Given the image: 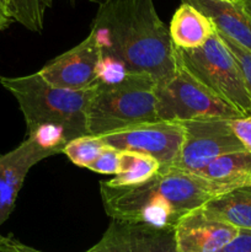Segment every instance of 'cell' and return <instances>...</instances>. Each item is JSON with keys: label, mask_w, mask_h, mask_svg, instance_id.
<instances>
[{"label": "cell", "mask_w": 251, "mask_h": 252, "mask_svg": "<svg viewBox=\"0 0 251 252\" xmlns=\"http://www.w3.org/2000/svg\"><path fill=\"white\" fill-rule=\"evenodd\" d=\"M90 33L101 56L121 62L130 74L149 75L157 85L176 70V48L154 0H102Z\"/></svg>", "instance_id": "6da1fadb"}, {"label": "cell", "mask_w": 251, "mask_h": 252, "mask_svg": "<svg viewBox=\"0 0 251 252\" xmlns=\"http://www.w3.org/2000/svg\"><path fill=\"white\" fill-rule=\"evenodd\" d=\"M100 192L111 219L157 228H175L187 213L226 193L219 185L175 166L161 167L152 180L138 186L117 189L101 182Z\"/></svg>", "instance_id": "7a4b0ae2"}, {"label": "cell", "mask_w": 251, "mask_h": 252, "mask_svg": "<svg viewBox=\"0 0 251 252\" xmlns=\"http://www.w3.org/2000/svg\"><path fill=\"white\" fill-rule=\"evenodd\" d=\"M24 115L27 134L44 127L64 130L69 142L88 135V108L94 89L68 90L47 83L38 71L19 78L0 76Z\"/></svg>", "instance_id": "3957f363"}, {"label": "cell", "mask_w": 251, "mask_h": 252, "mask_svg": "<svg viewBox=\"0 0 251 252\" xmlns=\"http://www.w3.org/2000/svg\"><path fill=\"white\" fill-rule=\"evenodd\" d=\"M155 88L157 83L145 74H128L117 84L95 85L88 108V134L103 137L159 122Z\"/></svg>", "instance_id": "277c9868"}, {"label": "cell", "mask_w": 251, "mask_h": 252, "mask_svg": "<svg viewBox=\"0 0 251 252\" xmlns=\"http://www.w3.org/2000/svg\"><path fill=\"white\" fill-rule=\"evenodd\" d=\"M176 58L194 78L233 106L243 116H251V97L243 74L218 31L196 49H177Z\"/></svg>", "instance_id": "5b68a950"}, {"label": "cell", "mask_w": 251, "mask_h": 252, "mask_svg": "<svg viewBox=\"0 0 251 252\" xmlns=\"http://www.w3.org/2000/svg\"><path fill=\"white\" fill-rule=\"evenodd\" d=\"M155 95L157 117L164 122L243 117L238 110L194 78L179 61L172 78L157 85Z\"/></svg>", "instance_id": "8992f818"}, {"label": "cell", "mask_w": 251, "mask_h": 252, "mask_svg": "<svg viewBox=\"0 0 251 252\" xmlns=\"http://www.w3.org/2000/svg\"><path fill=\"white\" fill-rule=\"evenodd\" d=\"M230 121L206 118L182 122L184 140L174 166L197 175L217 158L245 150L234 133Z\"/></svg>", "instance_id": "52a82bcc"}, {"label": "cell", "mask_w": 251, "mask_h": 252, "mask_svg": "<svg viewBox=\"0 0 251 252\" xmlns=\"http://www.w3.org/2000/svg\"><path fill=\"white\" fill-rule=\"evenodd\" d=\"M103 142L121 152L148 155L161 167L174 166L180 154L184 127L177 122L145 123L101 137Z\"/></svg>", "instance_id": "ba28073f"}, {"label": "cell", "mask_w": 251, "mask_h": 252, "mask_svg": "<svg viewBox=\"0 0 251 252\" xmlns=\"http://www.w3.org/2000/svg\"><path fill=\"white\" fill-rule=\"evenodd\" d=\"M85 252H179L175 228H157L145 223L116 220L102 238Z\"/></svg>", "instance_id": "9c48e42d"}, {"label": "cell", "mask_w": 251, "mask_h": 252, "mask_svg": "<svg viewBox=\"0 0 251 252\" xmlns=\"http://www.w3.org/2000/svg\"><path fill=\"white\" fill-rule=\"evenodd\" d=\"M101 52L91 33L78 46L49 61L38 73L51 85L68 90H86L96 85Z\"/></svg>", "instance_id": "30bf717a"}, {"label": "cell", "mask_w": 251, "mask_h": 252, "mask_svg": "<svg viewBox=\"0 0 251 252\" xmlns=\"http://www.w3.org/2000/svg\"><path fill=\"white\" fill-rule=\"evenodd\" d=\"M49 157L30 138L15 149L0 155V226L11 216L30 170Z\"/></svg>", "instance_id": "8fae6325"}, {"label": "cell", "mask_w": 251, "mask_h": 252, "mask_svg": "<svg viewBox=\"0 0 251 252\" xmlns=\"http://www.w3.org/2000/svg\"><path fill=\"white\" fill-rule=\"evenodd\" d=\"M238 233L239 229L209 218L202 207L187 213L175 225L179 252H220Z\"/></svg>", "instance_id": "7c38bea8"}, {"label": "cell", "mask_w": 251, "mask_h": 252, "mask_svg": "<svg viewBox=\"0 0 251 252\" xmlns=\"http://www.w3.org/2000/svg\"><path fill=\"white\" fill-rule=\"evenodd\" d=\"M192 5L212 20L217 31L251 52V16L244 11L239 1L220 0H182Z\"/></svg>", "instance_id": "4fadbf2b"}, {"label": "cell", "mask_w": 251, "mask_h": 252, "mask_svg": "<svg viewBox=\"0 0 251 252\" xmlns=\"http://www.w3.org/2000/svg\"><path fill=\"white\" fill-rule=\"evenodd\" d=\"M216 31L208 16L187 2H181L170 22L169 33L177 49H196L203 46Z\"/></svg>", "instance_id": "5bb4252c"}, {"label": "cell", "mask_w": 251, "mask_h": 252, "mask_svg": "<svg viewBox=\"0 0 251 252\" xmlns=\"http://www.w3.org/2000/svg\"><path fill=\"white\" fill-rule=\"evenodd\" d=\"M202 208L214 220L251 230V184L212 198Z\"/></svg>", "instance_id": "9a60e30c"}, {"label": "cell", "mask_w": 251, "mask_h": 252, "mask_svg": "<svg viewBox=\"0 0 251 252\" xmlns=\"http://www.w3.org/2000/svg\"><path fill=\"white\" fill-rule=\"evenodd\" d=\"M198 176L223 187L226 192L251 184V153H229L207 165Z\"/></svg>", "instance_id": "2e32d148"}, {"label": "cell", "mask_w": 251, "mask_h": 252, "mask_svg": "<svg viewBox=\"0 0 251 252\" xmlns=\"http://www.w3.org/2000/svg\"><path fill=\"white\" fill-rule=\"evenodd\" d=\"M161 169V165L148 155L122 152L121 171L108 181H102L110 187H132L152 180Z\"/></svg>", "instance_id": "e0dca14e"}, {"label": "cell", "mask_w": 251, "mask_h": 252, "mask_svg": "<svg viewBox=\"0 0 251 252\" xmlns=\"http://www.w3.org/2000/svg\"><path fill=\"white\" fill-rule=\"evenodd\" d=\"M14 21L32 32H42L47 9L53 2L49 0H6Z\"/></svg>", "instance_id": "ac0fdd59"}, {"label": "cell", "mask_w": 251, "mask_h": 252, "mask_svg": "<svg viewBox=\"0 0 251 252\" xmlns=\"http://www.w3.org/2000/svg\"><path fill=\"white\" fill-rule=\"evenodd\" d=\"M105 148L106 143L102 138L88 134L70 140L62 153L76 166L89 169Z\"/></svg>", "instance_id": "d6986e66"}, {"label": "cell", "mask_w": 251, "mask_h": 252, "mask_svg": "<svg viewBox=\"0 0 251 252\" xmlns=\"http://www.w3.org/2000/svg\"><path fill=\"white\" fill-rule=\"evenodd\" d=\"M130 74L125 64L107 56H101L96 68V85H112L122 81Z\"/></svg>", "instance_id": "ffe728a7"}, {"label": "cell", "mask_w": 251, "mask_h": 252, "mask_svg": "<svg viewBox=\"0 0 251 252\" xmlns=\"http://www.w3.org/2000/svg\"><path fill=\"white\" fill-rule=\"evenodd\" d=\"M121 166H122V152L106 144L105 149L98 155L97 159L90 165L89 169L97 174L115 176L121 171Z\"/></svg>", "instance_id": "44dd1931"}, {"label": "cell", "mask_w": 251, "mask_h": 252, "mask_svg": "<svg viewBox=\"0 0 251 252\" xmlns=\"http://www.w3.org/2000/svg\"><path fill=\"white\" fill-rule=\"evenodd\" d=\"M218 33L219 36L221 37V39L224 41V43H225L226 46H228V48L230 49L234 58H235L236 63H238L239 68H240L241 74H243L244 83H245L246 89H248V93L251 97V52H249L248 49L239 46L238 43H235L233 39L226 37L225 34L220 33L219 31Z\"/></svg>", "instance_id": "7402d4cb"}, {"label": "cell", "mask_w": 251, "mask_h": 252, "mask_svg": "<svg viewBox=\"0 0 251 252\" xmlns=\"http://www.w3.org/2000/svg\"><path fill=\"white\" fill-rule=\"evenodd\" d=\"M230 123L234 133L245 150L251 153V116H243L236 120H231Z\"/></svg>", "instance_id": "603a6c76"}, {"label": "cell", "mask_w": 251, "mask_h": 252, "mask_svg": "<svg viewBox=\"0 0 251 252\" xmlns=\"http://www.w3.org/2000/svg\"><path fill=\"white\" fill-rule=\"evenodd\" d=\"M220 252H251V230L239 229V233Z\"/></svg>", "instance_id": "cb8c5ba5"}, {"label": "cell", "mask_w": 251, "mask_h": 252, "mask_svg": "<svg viewBox=\"0 0 251 252\" xmlns=\"http://www.w3.org/2000/svg\"><path fill=\"white\" fill-rule=\"evenodd\" d=\"M0 252H43L27 246L15 239L14 236H2L0 239Z\"/></svg>", "instance_id": "d4e9b609"}, {"label": "cell", "mask_w": 251, "mask_h": 252, "mask_svg": "<svg viewBox=\"0 0 251 252\" xmlns=\"http://www.w3.org/2000/svg\"><path fill=\"white\" fill-rule=\"evenodd\" d=\"M14 22L10 7L6 0H0V31L6 30Z\"/></svg>", "instance_id": "484cf974"}, {"label": "cell", "mask_w": 251, "mask_h": 252, "mask_svg": "<svg viewBox=\"0 0 251 252\" xmlns=\"http://www.w3.org/2000/svg\"><path fill=\"white\" fill-rule=\"evenodd\" d=\"M238 1L240 6L244 9V11L251 16V0H238Z\"/></svg>", "instance_id": "4316f807"}, {"label": "cell", "mask_w": 251, "mask_h": 252, "mask_svg": "<svg viewBox=\"0 0 251 252\" xmlns=\"http://www.w3.org/2000/svg\"><path fill=\"white\" fill-rule=\"evenodd\" d=\"M220 1H225V2H235L236 0H220Z\"/></svg>", "instance_id": "83f0119b"}, {"label": "cell", "mask_w": 251, "mask_h": 252, "mask_svg": "<svg viewBox=\"0 0 251 252\" xmlns=\"http://www.w3.org/2000/svg\"><path fill=\"white\" fill-rule=\"evenodd\" d=\"M90 1H93V2H97V4H98V2L102 1V0H90Z\"/></svg>", "instance_id": "f1b7e54d"}, {"label": "cell", "mask_w": 251, "mask_h": 252, "mask_svg": "<svg viewBox=\"0 0 251 252\" xmlns=\"http://www.w3.org/2000/svg\"><path fill=\"white\" fill-rule=\"evenodd\" d=\"M49 1H52V2H53V0H49Z\"/></svg>", "instance_id": "f546056e"}, {"label": "cell", "mask_w": 251, "mask_h": 252, "mask_svg": "<svg viewBox=\"0 0 251 252\" xmlns=\"http://www.w3.org/2000/svg\"><path fill=\"white\" fill-rule=\"evenodd\" d=\"M71 1H73V0H71Z\"/></svg>", "instance_id": "4dcf8cb0"}]
</instances>
